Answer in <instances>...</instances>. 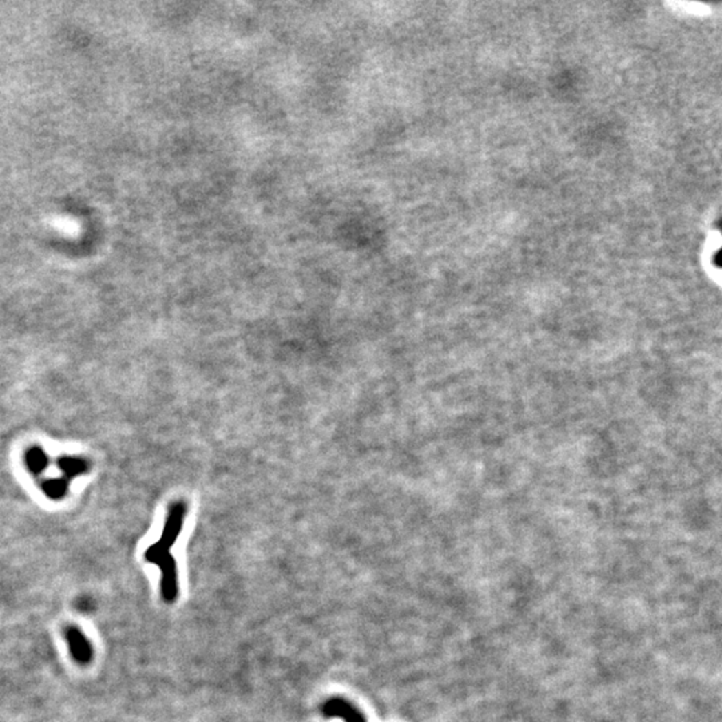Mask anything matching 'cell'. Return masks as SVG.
Returning <instances> with one entry per match:
<instances>
[{"instance_id":"obj_1","label":"cell","mask_w":722,"mask_h":722,"mask_svg":"<svg viewBox=\"0 0 722 722\" xmlns=\"http://www.w3.org/2000/svg\"><path fill=\"white\" fill-rule=\"evenodd\" d=\"M187 513V506L184 500L173 502L167 511L161 538L145 551V560L158 566L161 570V595L169 605L174 604L180 594L178 569L171 555V547L182 531Z\"/></svg>"},{"instance_id":"obj_2","label":"cell","mask_w":722,"mask_h":722,"mask_svg":"<svg viewBox=\"0 0 722 722\" xmlns=\"http://www.w3.org/2000/svg\"><path fill=\"white\" fill-rule=\"evenodd\" d=\"M65 638L69 646L71 658L82 665L87 666L92 663L94 659V648L89 638L85 635V633L79 629L78 626H67L65 629Z\"/></svg>"},{"instance_id":"obj_3","label":"cell","mask_w":722,"mask_h":722,"mask_svg":"<svg viewBox=\"0 0 722 722\" xmlns=\"http://www.w3.org/2000/svg\"><path fill=\"white\" fill-rule=\"evenodd\" d=\"M328 717H340L346 722H365L364 716L352 703L341 699H329L323 706Z\"/></svg>"},{"instance_id":"obj_4","label":"cell","mask_w":722,"mask_h":722,"mask_svg":"<svg viewBox=\"0 0 722 722\" xmlns=\"http://www.w3.org/2000/svg\"><path fill=\"white\" fill-rule=\"evenodd\" d=\"M25 465L31 472H41L47 465L46 454L39 447H32L25 454Z\"/></svg>"},{"instance_id":"obj_5","label":"cell","mask_w":722,"mask_h":722,"mask_svg":"<svg viewBox=\"0 0 722 722\" xmlns=\"http://www.w3.org/2000/svg\"><path fill=\"white\" fill-rule=\"evenodd\" d=\"M59 467L66 472L67 478L71 479L87 469V463L79 458H62L58 462Z\"/></svg>"},{"instance_id":"obj_6","label":"cell","mask_w":722,"mask_h":722,"mask_svg":"<svg viewBox=\"0 0 722 722\" xmlns=\"http://www.w3.org/2000/svg\"><path fill=\"white\" fill-rule=\"evenodd\" d=\"M66 489H67V482L66 480H50L45 485V491L47 492L48 496H51L52 499H59L62 498L65 493H66Z\"/></svg>"}]
</instances>
